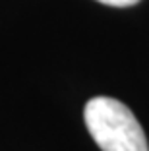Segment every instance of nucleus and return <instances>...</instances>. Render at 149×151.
<instances>
[{"label": "nucleus", "mask_w": 149, "mask_h": 151, "mask_svg": "<svg viewBox=\"0 0 149 151\" xmlns=\"http://www.w3.org/2000/svg\"><path fill=\"white\" fill-rule=\"evenodd\" d=\"M101 4H107V6H114V8H126V6H134L137 4L140 0H97Z\"/></svg>", "instance_id": "2"}, {"label": "nucleus", "mask_w": 149, "mask_h": 151, "mask_svg": "<svg viewBox=\"0 0 149 151\" xmlns=\"http://www.w3.org/2000/svg\"><path fill=\"white\" fill-rule=\"evenodd\" d=\"M83 120L101 151H149L147 138L134 112L112 97H93Z\"/></svg>", "instance_id": "1"}]
</instances>
